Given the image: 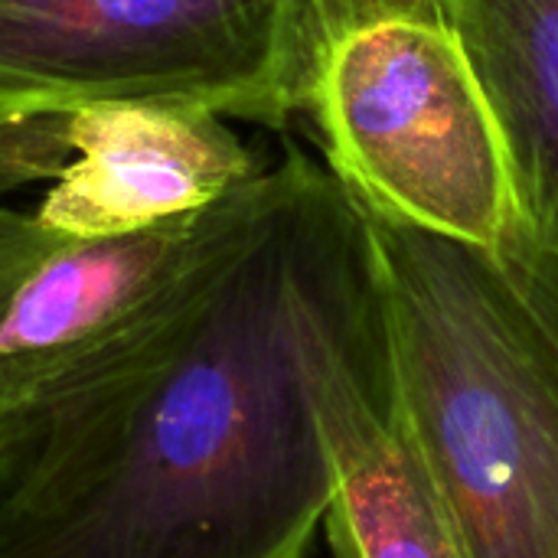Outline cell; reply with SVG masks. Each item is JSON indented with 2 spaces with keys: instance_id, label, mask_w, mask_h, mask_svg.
Listing matches in <instances>:
<instances>
[{
  "instance_id": "cell-1",
  "label": "cell",
  "mask_w": 558,
  "mask_h": 558,
  "mask_svg": "<svg viewBox=\"0 0 558 558\" xmlns=\"http://www.w3.org/2000/svg\"><path fill=\"white\" fill-rule=\"evenodd\" d=\"M373 252L298 147L235 190L177 314L108 383L0 451V558H304L330 504L311 343Z\"/></svg>"
},
{
  "instance_id": "cell-2",
  "label": "cell",
  "mask_w": 558,
  "mask_h": 558,
  "mask_svg": "<svg viewBox=\"0 0 558 558\" xmlns=\"http://www.w3.org/2000/svg\"><path fill=\"white\" fill-rule=\"evenodd\" d=\"M366 216L399 399L468 558H558V245L526 216L497 245Z\"/></svg>"
},
{
  "instance_id": "cell-3",
  "label": "cell",
  "mask_w": 558,
  "mask_h": 558,
  "mask_svg": "<svg viewBox=\"0 0 558 558\" xmlns=\"http://www.w3.org/2000/svg\"><path fill=\"white\" fill-rule=\"evenodd\" d=\"M376 216L497 245L520 196L497 111L441 0H314L307 108Z\"/></svg>"
},
{
  "instance_id": "cell-4",
  "label": "cell",
  "mask_w": 558,
  "mask_h": 558,
  "mask_svg": "<svg viewBox=\"0 0 558 558\" xmlns=\"http://www.w3.org/2000/svg\"><path fill=\"white\" fill-rule=\"evenodd\" d=\"M311 49L314 0H0V121L141 101L281 131Z\"/></svg>"
},
{
  "instance_id": "cell-5",
  "label": "cell",
  "mask_w": 558,
  "mask_h": 558,
  "mask_svg": "<svg viewBox=\"0 0 558 558\" xmlns=\"http://www.w3.org/2000/svg\"><path fill=\"white\" fill-rule=\"evenodd\" d=\"M235 190L111 239L56 232L0 203V451L108 383L177 314L229 229Z\"/></svg>"
},
{
  "instance_id": "cell-6",
  "label": "cell",
  "mask_w": 558,
  "mask_h": 558,
  "mask_svg": "<svg viewBox=\"0 0 558 558\" xmlns=\"http://www.w3.org/2000/svg\"><path fill=\"white\" fill-rule=\"evenodd\" d=\"M262 170L226 118L177 105H82L0 121V196L82 239L144 232L213 206Z\"/></svg>"
},
{
  "instance_id": "cell-7",
  "label": "cell",
  "mask_w": 558,
  "mask_h": 558,
  "mask_svg": "<svg viewBox=\"0 0 558 558\" xmlns=\"http://www.w3.org/2000/svg\"><path fill=\"white\" fill-rule=\"evenodd\" d=\"M311 396L330 464L333 558H468L399 399L376 242L320 314Z\"/></svg>"
},
{
  "instance_id": "cell-8",
  "label": "cell",
  "mask_w": 558,
  "mask_h": 558,
  "mask_svg": "<svg viewBox=\"0 0 558 558\" xmlns=\"http://www.w3.org/2000/svg\"><path fill=\"white\" fill-rule=\"evenodd\" d=\"M497 111L526 222L558 245V0H441Z\"/></svg>"
}]
</instances>
